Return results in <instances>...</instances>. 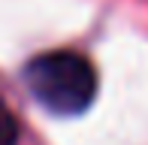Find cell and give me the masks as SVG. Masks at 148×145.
Wrapping results in <instances>:
<instances>
[{"mask_svg":"<svg viewBox=\"0 0 148 145\" xmlns=\"http://www.w3.org/2000/svg\"><path fill=\"white\" fill-rule=\"evenodd\" d=\"M0 145H18V121L3 100H0Z\"/></svg>","mask_w":148,"mask_h":145,"instance_id":"7a4b0ae2","label":"cell"},{"mask_svg":"<svg viewBox=\"0 0 148 145\" xmlns=\"http://www.w3.org/2000/svg\"><path fill=\"white\" fill-rule=\"evenodd\" d=\"M24 85L33 100L58 118H76L97 100V70L76 49L33 55L24 67Z\"/></svg>","mask_w":148,"mask_h":145,"instance_id":"6da1fadb","label":"cell"}]
</instances>
